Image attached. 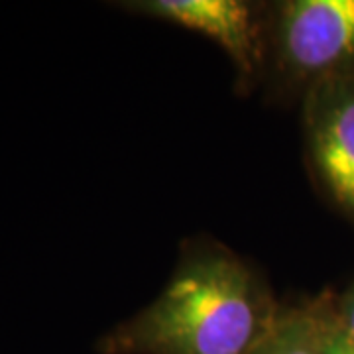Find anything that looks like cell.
I'll return each instance as SVG.
<instances>
[{"label":"cell","mask_w":354,"mask_h":354,"mask_svg":"<svg viewBox=\"0 0 354 354\" xmlns=\"http://www.w3.org/2000/svg\"><path fill=\"white\" fill-rule=\"evenodd\" d=\"M279 307L264 279L221 246L193 248L160 295L99 341L102 354H252Z\"/></svg>","instance_id":"1"},{"label":"cell","mask_w":354,"mask_h":354,"mask_svg":"<svg viewBox=\"0 0 354 354\" xmlns=\"http://www.w3.org/2000/svg\"><path fill=\"white\" fill-rule=\"evenodd\" d=\"M276 48L283 71L309 87L354 75V0H290L278 10Z\"/></svg>","instance_id":"2"},{"label":"cell","mask_w":354,"mask_h":354,"mask_svg":"<svg viewBox=\"0 0 354 354\" xmlns=\"http://www.w3.org/2000/svg\"><path fill=\"white\" fill-rule=\"evenodd\" d=\"M305 130L319 177L354 221V75L325 79L307 88Z\"/></svg>","instance_id":"3"},{"label":"cell","mask_w":354,"mask_h":354,"mask_svg":"<svg viewBox=\"0 0 354 354\" xmlns=\"http://www.w3.org/2000/svg\"><path fill=\"white\" fill-rule=\"evenodd\" d=\"M130 10L213 38L227 51L242 79L252 77L260 65V32L250 4L241 0H138Z\"/></svg>","instance_id":"4"},{"label":"cell","mask_w":354,"mask_h":354,"mask_svg":"<svg viewBox=\"0 0 354 354\" xmlns=\"http://www.w3.org/2000/svg\"><path fill=\"white\" fill-rule=\"evenodd\" d=\"M325 295L295 307H281L252 354H323Z\"/></svg>","instance_id":"5"},{"label":"cell","mask_w":354,"mask_h":354,"mask_svg":"<svg viewBox=\"0 0 354 354\" xmlns=\"http://www.w3.org/2000/svg\"><path fill=\"white\" fill-rule=\"evenodd\" d=\"M323 354H354V341L339 321L335 309V297H325V333H323Z\"/></svg>","instance_id":"6"},{"label":"cell","mask_w":354,"mask_h":354,"mask_svg":"<svg viewBox=\"0 0 354 354\" xmlns=\"http://www.w3.org/2000/svg\"><path fill=\"white\" fill-rule=\"evenodd\" d=\"M335 309L341 325L354 341V283L342 295L335 297Z\"/></svg>","instance_id":"7"}]
</instances>
